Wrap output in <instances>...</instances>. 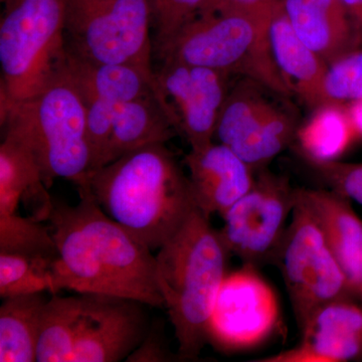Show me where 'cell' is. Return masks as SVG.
<instances>
[{
    "label": "cell",
    "mask_w": 362,
    "mask_h": 362,
    "mask_svg": "<svg viewBox=\"0 0 362 362\" xmlns=\"http://www.w3.org/2000/svg\"><path fill=\"white\" fill-rule=\"evenodd\" d=\"M70 206L52 199L51 223L57 258L52 264V295L126 298L164 308L151 250L111 218L87 190Z\"/></svg>",
    "instance_id": "obj_1"
},
{
    "label": "cell",
    "mask_w": 362,
    "mask_h": 362,
    "mask_svg": "<svg viewBox=\"0 0 362 362\" xmlns=\"http://www.w3.org/2000/svg\"><path fill=\"white\" fill-rule=\"evenodd\" d=\"M87 190L105 213L151 251L195 206L188 176L165 143L125 154L90 173Z\"/></svg>",
    "instance_id": "obj_2"
},
{
    "label": "cell",
    "mask_w": 362,
    "mask_h": 362,
    "mask_svg": "<svg viewBox=\"0 0 362 362\" xmlns=\"http://www.w3.org/2000/svg\"><path fill=\"white\" fill-rule=\"evenodd\" d=\"M228 255L218 230L197 206L157 252V284L180 358L197 359L209 342V319L226 276Z\"/></svg>",
    "instance_id": "obj_3"
},
{
    "label": "cell",
    "mask_w": 362,
    "mask_h": 362,
    "mask_svg": "<svg viewBox=\"0 0 362 362\" xmlns=\"http://www.w3.org/2000/svg\"><path fill=\"white\" fill-rule=\"evenodd\" d=\"M0 106L4 137L32 154L47 189L57 178L71 181L78 189L87 185L92 154L86 107L64 66L35 97Z\"/></svg>",
    "instance_id": "obj_4"
},
{
    "label": "cell",
    "mask_w": 362,
    "mask_h": 362,
    "mask_svg": "<svg viewBox=\"0 0 362 362\" xmlns=\"http://www.w3.org/2000/svg\"><path fill=\"white\" fill-rule=\"evenodd\" d=\"M274 16L199 13L173 39L154 47V52L162 62L238 74L272 92L289 96L292 92L276 65L269 40Z\"/></svg>",
    "instance_id": "obj_5"
},
{
    "label": "cell",
    "mask_w": 362,
    "mask_h": 362,
    "mask_svg": "<svg viewBox=\"0 0 362 362\" xmlns=\"http://www.w3.org/2000/svg\"><path fill=\"white\" fill-rule=\"evenodd\" d=\"M0 20V104L39 94L66 57L68 0H4Z\"/></svg>",
    "instance_id": "obj_6"
},
{
    "label": "cell",
    "mask_w": 362,
    "mask_h": 362,
    "mask_svg": "<svg viewBox=\"0 0 362 362\" xmlns=\"http://www.w3.org/2000/svg\"><path fill=\"white\" fill-rule=\"evenodd\" d=\"M148 0H68L66 52L100 64L153 70Z\"/></svg>",
    "instance_id": "obj_7"
},
{
    "label": "cell",
    "mask_w": 362,
    "mask_h": 362,
    "mask_svg": "<svg viewBox=\"0 0 362 362\" xmlns=\"http://www.w3.org/2000/svg\"><path fill=\"white\" fill-rule=\"evenodd\" d=\"M278 262L300 330L324 305L354 296L322 228L298 188Z\"/></svg>",
    "instance_id": "obj_8"
},
{
    "label": "cell",
    "mask_w": 362,
    "mask_h": 362,
    "mask_svg": "<svg viewBox=\"0 0 362 362\" xmlns=\"http://www.w3.org/2000/svg\"><path fill=\"white\" fill-rule=\"evenodd\" d=\"M296 199L289 181L259 169L251 189L223 214L218 233L228 255L256 268L278 262Z\"/></svg>",
    "instance_id": "obj_9"
},
{
    "label": "cell",
    "mask_w": 362,
    "mask_h": 362,
    "mask_svg": "<svg viewBox=\"0 0 362 362\" xmlns=\"http://www.w3.org/2000/svg\"><path fill=\"white\" fill-rule=\"evenodd\" d=\"M280 321L277 295L256 267L226 274L209 323V342L223 352L254 349L271 337Z\"/></svg>",
    "instance_id": "obj_10"
},
{
    "label": "cell",
    "mask_w": 362,
    "mask_h": 362,
    "mask_svg": "<svg viewBox=\"0 0 362 362\" xmlns=\"http://www.w3.org/2000/svg\"><path fill=\"white\" fill-rule=\"evenodd\" d=\"M263 87L249 80L228 90L216 125L218 141L259 170L292 141L291 117L264 97Z\"/></svg>",
    "instance_id": "obj_11"
},
{
    "label": "cell",
    "mask_w": 362,
    "mask_h": 362,
    "mask_svg": "<svg viewBox=\"0 0 362 362\" xmlns=\"http://www.w3.org/2000/svg\"><path fill=\"white\" fill-rule=\"evenodd\" d=\"M228 74L211 69L162 62L156 71L158 99L177 134L190 149L211 144L228 96Z\"/></svg>",
    "instance_id": "obj_12"
},
{
    "label": "cell",
    "mask_w": 362,
    "mask_h": 362,
    "mask_svg": "<svg viewBox=\"0 0 362 362\" xmlns=\"http://www.w3.org/2000/svg\"><path fill=\"white\" fill-rule=\"evenodd\" d=\"M85 297L84 318L71 362L126 361L148 332L147 305L105 295Z\"/></svg>",
    "instance_id": "obj_13"
},
{
    "label": "cell",
    "mask_w": 362,
    "mask_h": 362,
    "mask_svg": "<svg viewBox=\"0 0 362 362\" xmlns=\"http://www.w3.org/2000/svg\"><path fill=\"white\" fill-rule=\"evenodd\" d=\"M301 341L262 362H345L362 357V308L337 300L314 312L301 329Z\"/></svg>",
    "instance_id": "obj_14"
},
{
    "label": "cell",
    "mask_w": 362,
    "mask_h": 362,
    "mask_svg": "<svg viewBox=\"0 0 362 362\" xmlns=\"http://www.w3.org/2000/svg\"><path fill=\"white\" fill-rule=\"evenodd\" d=\"M185 163L195 206L209 218L223 216L256 180L255 169L223 143L190 149Z\"/></svg>",
    "instance_id": "obj_15"
},
{
    "label": "cell",
    "mask_w": 362,
    "mask_h": 362,
    "mask_svg": "<svg viewBox=\"0 0 362 362\" xmlns=\"http://www.w3.org/2000/svg\"><path fill=\"white\" fill-rule=\"evenodd\" d=\"M322 228L354 297L362 301V220L350 199L334 190L298 188Z\"/></svg>",
    "instance_id": "obj_16"
},
{
    "label": "cell",
    "mask_w": 362,
    "mask_h": 362,
    "mask_svg": "<svg viewBox=\"0 0 362 362\" xmlns=\"http://www.w3.org/2000/svg\"><path fill=\"white\" fill-rule=\"evenodd\" d=\"M269 40L276 65L290 90L315 109L328 104L324 96L328 64L298 37L283 1L269 25Z\"/></svg>",
    "instance_id": "obj_17"
},
{
    "label": "cell",
    "mask_w": 362,
    "mask_h": 362,
    "mask_svg": "<svg viewBox=\"0 0 362 362\" xmlns=\"http://www.w3.org/2000/svg\"><path fill=\"white\" fill-rule=\"evenodd\" d=\"M64 71L83 94L121 105L156 95V71L129 64H100L86 61L66 52Z\"/></svg>",
    "instance_id": "obj_18"
},
{
    "label": "cell",
    "mask_w": 362,
    "mask_h": 362,
    "mask_svg": "<svg viewBox=\"0 0 362 362\" xmlns=\"http://www.w3.org/2000/svg\"><path fill=\"white\" fill-rule=\"evenodd\" d=\"M175 134L156 95L118 105L104 166L134 150L166 143Z\"/></svg>",
    "instance_id": "obj_19"
},
{
    "label": "cell",
    "mask_w": 362,
    "mask_h": 362,
    "mask_svg": "<svg viewBox=\"0 0 362 362\" xmlns=\"http://www.w3.org/2000/svg\"><path fill=\"white\" fill-rule=\"evenodd\" d=\"M32 154L11 138L0 145V214L18 213L23 201H35L49 220L52 199Z\"/></svg>",
    "instance_id": "obj_20"
},
{
    "label": "cell",
    "mask_w": 362,
    "mask_h": 362,
    "mask_svg": "<svg viewBox=\"0 0 362 362\" xmlns=\"http://www.w3.org/2000/svg\"><path fill=\"white\" fill-rule=\"evenodd\" d=\"M45 293L4 299L0 307V361H37Z\"/></svg>",
    "instance_id": "obj_21"
},
{
    "label": "cell",
    "mask_w": 362,
    "mask_h": 362,
    "mask_svg": "<svg viewBox=\"0 0 362 362\" xmlns=\"http://www.w3.org/2000/svg\"><path fill=\"white\" fill-rule=\"evenodd\" d=\"M86 309L85 295H52L40 317L37 362H71Z\"/></svg>",
    "instance_id": "obj_22"
},
{
    "label": "cell",
    "mask_w": 362,
    "mask_h": 362,
    "mask_svg": "<svg viewBox=\"0 0 362 362\" xmlns=\"http://www.w3.org/2000/svg\"><path fill=\"white\" fill-rule=\"evenodd\" d=\"M298 37L327 64L349 52L350 21L338 20L304 0H282Z\"/></svg>",
    "instance_id": "obj_23"
},
{
    "label": "cell",
    "mask_w": 362,
    "mask_h": 362,
    "mask_svg": "<svg viewBox=\"0 0 362 362\" xmlns=\"http://www.w3.org/2000/svg\"><path fill=\"white\" fill-rule=\"evenodd\" d=\"M343 105L324 104L297 131L300 146L309 161H334L350 146L357 131Z\"/></svg>",
    "instance_id": "obj_24"
},
{
    "label": "cell",
    "mask_w": 362,
    "mask_h": 362,
    "mask_svg": "<svg viewBox=\"0 0 362 362\" xmlns=\"http://www.w3.org/2000/svg\"><path fill=\"white\" fill-rule=\"evenodd\" d=\"M56 258L0 252V297L52 293V264Z\"/></svg>",
    "instance_id": "obj_25"
},
{
    "label": "cell",
    "mask_w": 362,
    "mask_h": 362,
    "mask_svg": "<svg viewBox=\"0 0 362 362\" xmlns=\"http://www.w3.org/2000/svg\"><path fill=\"white\" fill-rule=\"evenodd\" d=\"M0 252L57 258L51 230L33 216L0 214Z\"/></svg>",
    "instance_id": "obj_26"
},
{
    "label": "cell",
    "mask_w": 362,
    "mask_h": 362,
    "mask_svg": "<svg viewBox=\"0 0 362 362\" xmlns=\"http://www.w3.org/2000/svg\"><path fill=\"white\" fill-rule=\"evenodd\" d=\"M324 96L327 103L362 102V51L345 52L328 64Z\"/></svg>",
    "instance_id": "obj_27"
},
{
    "label": "cell",
    "mask_w": 362,
    "mask_h": 362,
    "mask_svg": "<svg viewBox=\"0 0 362 362\" xmlns=\"http://www.w3.org/2000/svg\"><path fill=\"white\" fill-rule=\"evenodd\" d=\"M80 94L82 95L86 107V122L92 154L93 173L104 166L118 105L112 104L92 95L83 94L81 92Z\"/></svg>",
    "instance_id": "obj_28"
},
{
    "label": "cell",
    "mask_w": 362,
    "mask_h": 362,
    "mask_svg": "<svg viewBox=\"0 0 362 362\" xmlns=\"http://www.w3.org/2000/svg\"><path fill=\"white\" fill-rule=\"evenodd\" d=\"M207 0H148L152 25L156 30L154 47L173 39L199 16Z\"/></svg>",
    "instance_id": "obj_29"
},
{
    "label": "cell",
    "mask_w": 362,
    "mask_h": 362,
    "mask_svg": "<svg viewBox=\"0 0 362 362\" xmlns=\"http://www.w3.org/2000/svg\"><path fill=\"white\" fill-rule=\"evenodd\" d=\"M332 190L362 206V163L309 161Z\"/></svg>",
    "instance_id": "obj_30"
},
{
    "label": "cell",
    "mask_w": 362,
    "mask_h": 362,
    "mask_svg": "<svg viewBox=\"0 0 362 362\" xmlns=\"http://www.w3.org/2000/svg\"><path fill=\"white\" fill-rule=\"evenodd\" d=\"M282 0H207L199 13H249L274 16Z\"/></svg>",
    "instance_id": "obj_31"
},
{
    "label": "cell",
    "mask_w": 362,
    "mask_h": 362,
    "mask_svg": "<svg viewBox=\"0 0 362 362\" xmlns=\"http://www.w3.org/2000/svg\"><path fill=\"white\" fill-rule=\"evenodd\" d=\"M173 354L168 347L162 326L158 323L149 327L146 337L130 354L126 361L129 362H164L171 361Z\"/></svg>",
    "instance_id": "obj_32"
},
{
    "label": "cell",
    "mask_w": 362,
    "mask_h": 362,
    "mask_svg": "<svg viewBox=\"0 0 362 362\" xmlns=\"http://www.w3.org/2000/svg\"><path fill=\"white\" fill-rule=\"evenodd\" d=\"M304 1L322 9L325 13L338 20L349 21V13L343 6L341 0H304Z\"/></svg>",
    "instance_id": "obj_33"
},
{
    "label": "cell",
    "mask_w": 362,
    "mask_h": 362,
    "mask_svg": "<svg viewBox=\"0 0 362 362\" xmlns=\"http://www.w3.org/2000/svg\"><path fill=\"white\" fill-rule=\"evenodd\" d=\"M343 6L357 25L362 28V0H341Z\"/></svg>",
    "instance_id": "obj_34"
},
{
    "label": "cell",
    "mask_w": 362,
    "mask_h": 362,
    "mask_svg": "<svg viewBox=\"0 0 362 362\" xmlns=\"http://www.w3.org/2000/svg\"><path fill=\"white\" fill-rule=\"evenodd\" d=\"M350 105L351 108L347 109L350 118L356 127L357 134L362 135V102Z\"/></svg>",
    "instance_id": "obj_35"
},
{
    "label": "cell",
    "mask_w": 362,
    "mask_h": 362,
    "mask_svg": "<svg viewBox=\"0 0 362 362\" xmlns=\"http://www.w3.org/2000/svg\"><path fill=\"white\" fill-rule=\"evenodd\" d=\"M2 1H4V0H2Z\"/></svg>",
    "instance_id": "obj_36"
}]
</instances>
